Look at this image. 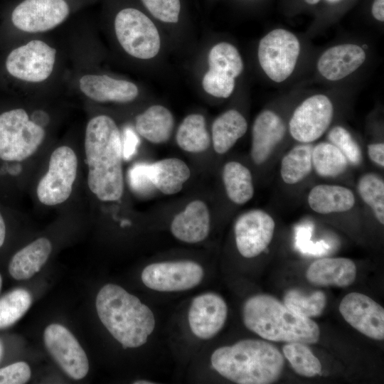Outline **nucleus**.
<instances>
[{
	"mask_svg": "<svg viewBox=\"0 0 384 384\" xmlns=\"http://www.w3.org/2000/svg\"><path fill=\"white\" fill-rule=\"evenodd\" d=\"M85 152L87 185L102 201H117L124 193L122 137L115 122L102 114L87 123Z\"/></svg>",
	"mask_w": 384,
	"mask_h": 384,
	"instance_id": "nucleus-1",
	"label": "nucleus"
},
{
	"mask_svg": "<svg viewBox=\"0 0 384 384\" xmlns=\"http://www.w3.org/2000/svg\"><path fill=\"white\" fill-rule=\"evenodd\" d=\"M213 368L223 377L238 384H270L280 377L284 357L277 348L264 340L245 339L215 349Z\"/></svg>",
	"mask_w": 384,
	"mask_h": 384,
	"instance_id": "nucleus-2",
	"label": "nucleus"
},
{
	"mask_svg": "<svg viewBox=\"0 0 384 384\" xmlns=\"http://www.w3.org/2000/svg\"><path fill=\"white\" fill-rule=\"evenodd\" d=\"M95 305L100 320L124 348L142 346L155 328L152 311L119 285L103 286Z\"/></svg>",
	"mask_w": 384,
	"mask_h": 384,
	"instance_id": "nucleus-3",
	"label": "nucleus"
},
{
	"mask_svg": "<svg viewBox=\"0 0 384 384\" xmlns=\"http://www.w3.org/2000/svg\"><path fill=\"white\" fill-rule=\"evenodd\" d=\"M242 320L250 331L262 338L277 342H318L320 330L311 318L301 316L269 294L247 299L242 307Z\"/></svg>",
	"mask_w": 384,
	"mask_h": 384,
	"instance_id": "nucleus-4",
	"label": "nucleus"
},
{
	"mask_svg": "<svg viewBox=\"0 0 384 384\" xmlns=\"http://www.w3.org/2000/svg\"><path fill=\"white\" fill-rule=\"evenodd\" d=\"M46 136L43 127L36 124L23 109L0 114V159L21 161L33 155Z\"/></svg>",
	"mask_w": 384,
	"mask_h": 384,
	"instance_id": "nucleus-5",
	"label": "nucleus"
},
{
	"mask_svg": "<svg viewBox=\"0 0 384 384\" xmlns=\"http://www.w3.org/2000/svg\"><path fill=\"white\" fill-rule=\"evenodd\" d=\"M117 40L130 55L139 59L154 58L160 49V37L154 23L142 12L127 8L114 20Z\"/></svg>",
	"mask_w": 384,
	"mask_h": 384,
	"instance_id": "nucleus-6",
	"label": "nucleus"
},
{
	"mask_svg": "<svg viewBox=\"0 0 384 384\" xmlns=\"http://www.w3.org/2000/svg\"><path fill=\"white\" fill-rule=\"evenodd\" d=\"M300 53V43L292 32L282 28L272 30L260 41L258 60L265 74L281 82L293 73Z\"/></svg>",
	"mask_w": 384,
	"mask_h": 384,
	"instance_id": "nucleus-7",
	"label": "nucleus"
},
{
	"mask_svg": "<svg viewBox=\"0 0 384 384\" xmlns=\"http://www.w3.org/2000/svg\"><path fill=\"white\" fill-rule=\"evenodd\" d=\"M77 169L78 158L70 147L55 149L50 157L48 171L37 186L39 201L49 206L65 202L71 194Z\"/></svg>",
	"mask_w": 384,
	"mask_h": 384,
	"instance_id": "nucleus-8",
	"label": "nucleus"
},
{
	"mask_svg": "<svg viewBox=\"0 0 384 384\" xmlns=\"http://www.w3.org/2000/svg\"><path fill=\"white\" fill-rule=\"evenodd\" d=\"M334 106L326 95L317 94L304 100L294 111L289 122L292 137L302 144H312L329 129Z\"/></svg>",
	"mask_w": 384,
	"mask_h": 384,
	"instance_id": "nucleus-9",
	"label": "nucleus"
},
{
	"mask_svg": "<svg viewBox=\"0 0 384 384\" xmlns=\"http://www.w3.org/2000/svg\"><path fill=\"white\" fill-rule=\"evenodd\" d=\"M208 65L202 80L204 90L216 97H228L234 90L235 78L243 70L238 50L230 43H219L210 50Z\"/></svg>",
	"mask_w": 384,
	"mask_h": 384,
	"instance_id": "nucleus-10",
	"label": "nucleus"
},
{
	"mask_svg": "<svg viewBox=\"0 0 384 384\" xmlns=\"http://www.w3.org/2000/svg\"><path fill=\"white\" fill-rule=\"evenodd\" d=\"M204 276L203 267L190 260L150 264L141 274L144 284L159 292H180L198 285Z\"/></svg>",
	"mask_w": 384,
	"mask_h": 384,
	"instance_id": "nucleus-11",
	"label": "nucleus"
},
{
	"mask_svg": "<svg viewBox=\"0 0 384 384\" xmlns=\"http://www.w3.org/2000/svg\"><path fill=\"white\" fill-rule=\"evenodd\" d=\"M56 50L46 43L33 40L14 49L6 60V68L14 78L31 82L46 80L52 73Z\"/></svg>",
	"mask_w": 384,
	"mask_h": 384,
	"instance_id": "nucleus-12",
	"label": "nucleus"
},
{
	"mask_svg": "<svg viewBox=\"0 0 384 384\" xmlns=\"http://www.w3.org/2000/svg\"><path fill=\"white\" fill-rule=\"evenodd\" d=\"M43 340L50 355L70 378L80 380L85 377L89 370L87 355L67 328L58 324L48 325Z\"/></svg>",
	"mask_w": 384,
	"mask_h": 384,
	"instance_id": "nucleus-13",
	"label": "nucleus"
},
{
	"mask_svg": "<svg viewBox=\"0 0 384 384\" xmlns=\"http://www.w3.org/2000/svg\"><path fill=\"white\" fill-rule=\"evenodd\" d=\"M274 229V220L262 209H252L241 214L234 225L235 243L240 254L245 258L260 255L272 242Z\"/></svg>",
	"mask_w": 384,
	"mask_h": 384,
	"instance_id": "nucleus-14",
	"label": "nucleus"
},
{
	"mask_svg": "<svg viewBox=\"0 0 384 384\" xmlns=\"http://www.w3.org/2000/svg\"><path fill=\"white\" fill-rule=\"evenodd\" d=\"M68 14L65 0H24L14 9L11 21L23 31L39 33L60 24Z\"/></svg>",
	"mask_w": 384,
	"mask_h": 384,
	"instance_id": "nucleus-15",
	"label": "nucleus"
},
{
	"mask_svg": "<svg viewBox=\"0 0 384 384\" xmlns=\"http://www.w3.org/2000/svg\"><path fill=\"white\" fill-rule=\"evenodd\" d=\"M339 311L352 327L375 339L384 338V309L368 296L351 292L341 301Z\"/></svg>",
	"mask_w": 384,
	"mask_h": 384,
	"instance_id": "nucleus-16",
	"label": "nucleus"
},
{
	"mask_svg": "<svg viewBox=\"0 0 384 384\" xmlns=\"http://www.w3.org/2000/svg\"><path fill=\"white\" fill-rule=\"evenodd\" d=\"M228 306L221 296L206 292L196 297L190 306L188 319L191 332L201 339L214 337L223 327Z\"/></svg>",
	"mask_w": 384,
	"mask_h": 384,
	"instance_id": "nucleus-17",
	"label": "nucleus"
},
{
	"mask_svg": "<svg viewBox=\"0 0 384 384\" xmlns=\"http://www.w3.org/2000/svg\"><path fill=\"white\" fill-rule=\"evenodd\" d=\"M285 134L286 126L279 114L270 110L261 112L252 128L250 156L252 162L257 166L266 163Z\"/></svg>",
	"mask_w": 384,
	"mask_h": 384,
	"instance_id": "nucleus-18",
	"label": "nucleus"
},
{
	"mask_svg": "<svg viewBox=\"0 0 384 384\" xmlns=\"http://www.w3.org/2000/svg\"><path fill=\"white\" fill-rule=\"evenodd\" d=\"M364 50L356 44L346 43L327 49L319 58L317 69L326 79L341 80L356 70L365 61Z\"/></svg>",
	"mask_w": 384,
	"mask_h": 384,
	"instance_id": "nucleus-19",
	"label": "nucleus"
},
{
	"mask_svg": "<svg viewBox=\"0 0 384 384\" xmlns=\"http://www.w3.org/2000/svg\"><path fill=\"white\" fill-rule=\"evenodd\" d=\"M79 82L80 90L87 97L100 102H129L134 100L139 93L134 83L106 75H85Z\"/></svg>",
	"mask_w": 384,
	"mask_h": 384,
	"instance_id": "nucleus-20",
	"label": "nucleus"
},
{
	"mask_svg": "<svg viewBox=\"0 0 384 384\" xmlns=\"http://www.w3.org/2000/svg\"><path fill=\"white\" fill-rule=\"evenodd\" d=\"M210 225L208 206L203 201L195 200L174 218L171 232L176 239L182 242L197 243L208 237Z\"/></svg>",
	"mask_w": 384,
	"mask_h": 384,
	"instance_id": "nucleus-21",
	"label": "nucleus"
},
{
	"mask_svg": "<svg viewBox=\"0 0 384 384\" xmlns=\"http://www.w3.org/2000/svg\"><path fill=\"white\" fill-rule=\"evenodd\" d=\"M356 266L346 257H324L313 262L306 272V279L320 287H346L356 277Z\"/></svg>",
	"mask_w": 384,
	"mask_h": 384,
	"instance_id": "nucleus-22",
	"label": "nucleus"
},
{
	"mask_svg": "<svg viewBox=\"0 0 384 384\" xmlns=\"http://www.w3.org/2000/svg\"><path fill=\"white\" fill-rule=\"evenodd\" d=\"M307 203L314 212L328 215L351 210L355 206L356 197L353 191L346 186L320 183L310 189Z\"/></svg>",
	"mask_w": 384,
	"mask_h": 384,
	"instance_id": "nucleus-23",
	"label": "nucleus"
},
{
	"mask_svg": "<svg viewBox=\"0 0 384 384\" xmlns=\"http://www.w3.org/2000/svg\"><path fill=\"white\" fill-rule=\"evenodd\" d=\"M52 251L50 241L40 238L18 250L9 265L10 275L16 280L28 279L40 271Z\"/></svg>",
	"mask_w": 384,
	"mask_h": 384,
	"instance_id": "nucleus-24",
	"label": "nucleus"
},
{
	"mask_svg": "<svg viewBox=\"0 0 384 384\" xmlns=\"http://www.w3.org/2000/svg\"><path fill=\"white\" fill-rule=\"evenodd\" d=\"M174 124L171 112L161 105L149 107L135 119L137 132L153 144H161L170 138Z\"/></svg>",
	"mask_w": 384,
	"mask_h": 384,
	"instance_id": "nucleus-25",
	"label": "nucleus"
},
{
	"mask_svg": "<svg viewBox=\"0 0 384 384\" xmlns=\"http://www.w3.org/2000/svg\"><path fill=\"white\" fill-rule=\"evenodd\" d=\"M149 166L155 188L166 195L178 193L191 176L186 163L178 158L164 159Z\"/></svg>",
	"mask_w": 384,
	"mask_h": 384,
	"instance_id": "nucleus-26",
	"label": "nucleus"
},
{
	"mask_svg": "<svg viewBox=\"0 0 384 384\" xmlns=\"http://www.w3.org/2000/svg\"><path fill=\"white\" fill-rule=\"evenodd\" d=\"M247 122L244 116L235 110H229L213 122L212 142L214 151L218 154L228 152L245 135Z\"/></svg>",
	"mask_w": 384,
	"mask_h": 384,
	"instance_id": "nucleus-27",
	"label": "nucleus"
},
{
	"mask_svg": "<svg viewBox=\"0 0 384 384\" xmlns=\"http://www.w3.org/2000/svg\"><path fill=\"white\" fill-rule=\"evenodd\" d=\"M222 178L227 196L233 203L243 205L252 198V176L242 164L235 161L227 162L223 168Z\"/></svg>",
	"mask_w": 384,
	"mask_h": 384,
	"instance_id": "nucleus-28",
	"label": "nucleus"
},
{
	"mask_svg": "<svg viewBox=\"0 0 384 384\" xmlns=\"http://www.w3.org/2000/svg\"><path fill=\"white\" fill-rule=\"evenodd\" d=\"M312 144L299 143L291 148L282 156L279 174L287 185H296L306 179L313 171Z\"/></svg>",
	"mask_w": 384,
	"mask_h": 384,
	"instance_id": "nucleus-29",
	"label": "nucleus"
},
{
	"mask_svg": "<svg viewBox=\"0 0 384 384\" xmlns=\"http://www.w3.org/2000/svg\"><path fill=\"white\" fill-rule=\"evenodd\" d=\"M312 166L321 178H334L343 174L350 166L346 156L329 142H321L313 146Z\"/></svg>",
	"mask_w": 384,
	"mask_h": 384,
	"instance_id": "nucleus-30",
	"label": "nucleus"
},
{
	"mask_svg": "<svg viewBox=\"0 0 384 384\" xmlns=\"http://www.w3.org/2000/svg\"><path fill=\"white\" fill-rule=\"evenodd\" d=\"M176 140L178 146L188 152L200 153L207 150L210 139L204 117L200 114L186 117L178 128Z\"/></svg>",
	"mask_w": 384,
	"mask_h": 384,
	"instance_id": "nucleus-31",
	"label": "nucleus"
},
{
	"mask_svg": "<svg viewBox=\"0 0 384 384\" xmlns=\"http://www.w3.org/2000/svg\"><path fill=\"white\" fill-rule=\"evenodd\" d=\"M357 192L371 210L380 224H384V181L378 174L368 172L362 174L356 183Z\"/></svg>",
	"mask_w": 384,
	"mask_h": 384,
	"instance_id": "nucleus-32",
	"label": "nucleus"
},
{
	"mask_svg": "<svg viewBox=\"0 0 384 384\" xmlns=\"http://www.w3.org/2000/svg\"><path fill=\"white\" fill-rule=\"evenodd\" d=\"M282 351L297 374L310 378L321 373V362L306 344L289 342L283 346Z\"/></svg>",
	"mask_w": 384,
	"mask_h": 384,
	"instance_id": "nucleus-33",
	"label": "nucleus"
},
{
	"mask_svg": "<svg viewBox=\"0 0 384 384\" xmlns=\"http://www.w3.org/2000/svg\"><path fill=\"white\" fill-rule=\"evenodd\" d=\"M295 314L306 318L319 316L326 306V296L321 291L305 294L297 289H290L284 296L283 302Z\"/></svg>",
	"mask_w": 384,
	"mask_h": 384,
	"instance_id": "nucleus-34",
	"label": "nucleus"
},
{
	"mask_svg": "<svg viewBox=\"0 0 384 384\" xmlns=\"http://www.w3.org/2000/svg\"><path fill=\"white\" fill-rule=\"evenodd\" d=\"M32 303L30 293L23 289H14L0 299V329L18 321Z\"/></svg>",
	"mask_w": 384,
	"mask_h": 384,
	"instance_id": "nucleus-35",
	"label": "nucleus"
},
{
	"mask_svg": "<svg viewBox=\"0 0 384 384\" xmlns=\"http://www.w3.org/2000/svg\"><path fill=\"white\" fill-rule=\"evenodd\" d=\"M327 139L342 152L349 165L358 166L362 163L361 149L346 128L339 125L332 127L327 134Z\"/></svg>",
	"mask_w": 384,
	"mask_h": 384,
	"instance_id": "nucleus-36",
	"label": "nucleus"
},
{
	"mask_svg": "<svg viewBox=\"0 0 384 384\" xmlns=\"http://www.w3.org/2000/svg\"><path fill=\"white\" fill-rule=\"evenodd\" d=\"M149 12L166 23H176L181 9L180 0H142Z\"/></svg>",
	"mask_w": 384,
	"mask_h": 384,
	"instance_id": "nucleus-37",
	"label": "nucleus"
},
{
	"mask_svg": "<svg viewBox=\"0 0 384 384\" xmlns=\"http://www.w3.org/2000/svg\"><path fill=\"white\" fill-rule=\"evenodd\" d=\"M129 181L132 189L142 195L149 194L156 188L148 164L140 163L133 166L129 171Z\"/></svg>",
	"mask_w": 384,
	"mask_h": 384,
	"instance_id": "nucleus-38",
	"label": "nucleus"
},
{
	"mask_svg": "<svg viewBox=\"0 0 384 384\" xmlns=\"http://www.w3.org/2000/svg\"><path fill=\"white\" fill-rule=\"evenodd\" d=\"M31 375L29 366L23 361L0 368V384H23Z\"/></svg>",
	"mask_w": 384,
	"mask_h": 384,
	"instance_id": "nucleus-39",
	"label": "nucleus"
},
{
	"mask_svg": "<svg viewBox=\"0 0 384 384\" xmlns=\"http://www.w3.org/2000/svg\"><path fill=\"white\" fill-rule=\"evenodd\" d=\"M138 144L139 139L137 135L131 129H126L122 138L124 159H127L134 154Z\"/></svg>",
	"mask_w": 384,
	"mask_h": 384,
	"instance_id": "nucleus-40",
	"label": "nucleus"
},
{
	"mask_svg": "<svg viewBox=\"0 0 384 384\" xmlns=\"http://www.w3.org/2000/svg\"><path fill=\"white\" fill-rule=\"evenodd\" d=\"M367 154L372 162L380 167H384V143H371L367 146Z\"/></svg>",
	"mask_w": 384,
	"mask_h": 384,
	"instance_id": "nucleus-41",
	"label": "nucleus"
},
{
	"mask_svg": "<svg viewBox=\"0 0 384 384\" xmlns=\"http://www.w3.org/2000/svg\"><path fill=\"white\" fill-rule=\"evenodd\" d=\"M372 14L373 17L380 21H384V0H374L372 6Z\"/></svg>",
	"mask_w": 384,
	"mask_h": 384,
	"instance_id": "nucleus-42",
	"label": "nucleus"
},
{
	"mask_svg": "<svg viewBox=\"0 0 384 384\" xmlns=\"http://www.w3.org/2000/svg\"><path fill=\"white\" fill-rule=\"evenodd\" d=\"M31 120L36 124L43 127L48 123L49 117L45 112L38 110L32 114Z\"/></svg>",
	"mask_w": 384,
	"mask_h": 384,
	"instance_id": "nucleus-43",
	"label": "nucleus"
},
{
	"mask_svg": "<svg viewBox=\"0 0 384 384\" xmlns=\"http://www.w3.org/2000/svg\"><path fill=\"white\" fill-rule=\"evenodd\" d=\"M6 237V225L3 217L0 213V247L4 242Z\"/></svg>",
	"mask_w": 384,
	"mask_h": 384,
	"instance_id": "nucleus-44",
	"label": "nucleus"
},
{
	"mask_svg": "<svg viewBox=\"0 0 384 384\" xmlns=\"http://www.w3.org/2000/svg\"><path fill=\"white\" fill-rule=\"evenodd\" d=\"M133 383L134 384H154L155 383L152 381H149V380H139L134 381Z\"/></svg>",
	"mask_w": 384,
	"mask_h": 384,
	"instance_id": "nucleus-45",
	"label": "nucleus"
},
{
	"mask_svg": "<svg viewBox=\"0 0 384 384\" xmlns=\"http://www.w3.org/2000/svg\"><path fill=\"white\" fill-rule=\"evenodd\" d=\"M309 4L313 5L319 3L321 0H304Z\"/></svg>",
	"mask_w": 384,
	"mask_h": 384,
	"instance_id": "nucleus-46",
	"label": "nucleus"
},
{
	"mask_svg": "<svg viewBox=\"0 0 384 384\" xmlns=\"http://www.w3.org/2000/svg\"><path fill=\"white\" fill-rule=\"evenodd\" d=\"M3 353H4V346H3V343L0 340V361L3 356Z\"/></svg>",
	"mask_w": 384,
	"mask_h": 384,
	"instance_id": "nucleus-47",
	"label": "nucleus"
},
{
	"mask_svg": "<svg viewBox=\"0 0 384 384\" xmlns=\"http://www.w3.org/2000/svg\"><path fill=\"white\" fill-rule=\"evenodd\" d=\"M328 3H330V4H334V3H336V2H338L339 1L341 0H326Z\"/></svg>",
	"mask_w": 384,
	"mask_h": 384,
	"instance_id": "nucleus-48",
	"label": "nucleus"
},
{
	"mask_svg": "<svg viewBox=\"0 0 384 384\" xmlns=\"http://www.w3.org/2000/svg\"><path fill=\"white\" fill-rule=\"evenodd\" d=\"M1 286H2V278H1V276L0 274V291H1Z\"/></svg>",
	"mask_w": 384,
	"mask_h": 384,
	"instance_id": "nucleus-49",
	"label": "nucleus"
}]
</instances>
